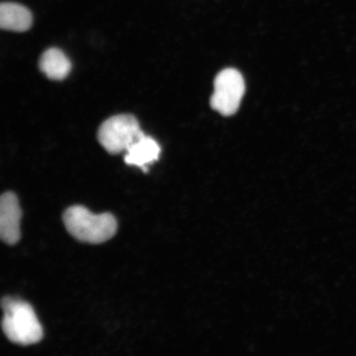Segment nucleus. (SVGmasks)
Here are the masks:
<instances>
[{
  "mask_svg": "<svg viewBox=\"0 0 356 356\" xmlns=\"http://www.w3.org/2000/svg\"><path fill=\"white\" fill-rule=\"evenodd\" d=\"M21 217V208L16 195L3 194L0 200V236L4 243L13 245L19 241Z\"/></svg>",
  "mask_w": 356,
  "mask_h": 356,
  "instance_id": "nucleus-5",
  "label": "nucleus"
},
{
  "mask_svg": "<svg viewBox=\"0 0 356 356\" xmlns=\"http://www.w3.org/2000/svg\"><path fill=\"white\" fill-rule=\"evenodd\" d=\"M211 105L213 110L225 117L238 111L245 92L242 74L237 70L225 69L217 75L213 83Z\"/></svg>",
  "mask_w": 356,
  "mask_h": 356,
  "instance_id": "nucleus-4",
  "label": "nucleus"
},
{
  "mask_svg": "<svg viewBox=\"0 0 356 356\" xmlns=\"http://www.w3.org/2000/svg\"><path fill=\"white\" fill-rule=\"evenodd\" d=\"M63 220L68 232L84 243H104L113 238L118 230V222L111 213L96 215L81 206L67 209Z\"/></svg>",
  "mask_w": 356,
  "mask_h": 356,
  "instance_id": "nucleus-2",
  "label": "nucleus"
},
{
  "mask_svg": "<svg viewBox=\"0 0 356 356\" xmlns=\"http://www.w3.org/2000/svg\"><path fill=\"white\" fill-rule=\"evenodd\" d=\"M39 68L49 79L62 80L68 76L71 62L60 49L50 48L40 58Z\"/></svg>",
  "mask_w": 356,
  "mask_h": 356,
  "instance_id": "nucleus-8",
  "label": "nucleus"
},
{
  "mask_svg": "<svg viewBox=\"0 0 356 356\" xmlns=\"http://www.w3.org/2000/svg\"><path fill=\"white\" fill-rule=\"evenodd\" d=\"M33 25L32 13L22 4L3 2L0 6V26L6 31L24 33Z\"/></svg>",
  "mask_w": 356,
  "mask_h": 356,
  "instance_id": "nucleus-7",
  "label": "nucleus"
},
{
  "mask_svg": "<svg viewBox=\"0 0 356 356\" xmlns=\"http://www.w3.org/2000/svg\"><path fill=\"white\" fill-rule=\"evenodd\" d=\"M140 124L132 115H114L101 124L99 141L111 154L127 152L135 142L143 136Z\"/></svg>",
  "mask_w": 356,
  "mask_h": 356,
  "instance_id": "nucleus-3",
  "label": "nucleus"
},
{
  "mask_svg": "<svg viewBox=\"0 0 356 356\" xmlns=\"http://www.w3.org/2000/svg\"><path fill=\"white\" fill-rule=\"evenodd\" d=\"M2 309V328L8 340L13 343L29 346L42 339V325L29 302L15 298L4 297Z\"/></svg>",
  "mask_w": 356,
  "mask_h": 356,
  "instance_id": "nucleus-1",
  "label": "nucleus"
},
{
  "mask_svg": "<svg viewBox=\"0 0 356 356\" xmlns=\"http://www.w3.org/2000/svg\"><path fill=\"white\" fill-rule=\"evenodd\" d=\"M160 153L161 149L157 141L144 135L127 150L124 162L129 165L139 167L145 172L148 170L147 167L157 161Z\"/></svg>",
  "mask_w": 356,
  "mask_h": 356,
  "instance_id": "nucleus-6",
  "label": "nucleus"
}]
</instances>
